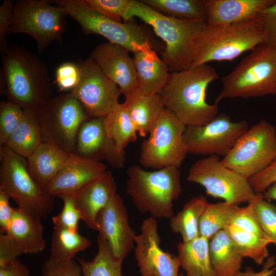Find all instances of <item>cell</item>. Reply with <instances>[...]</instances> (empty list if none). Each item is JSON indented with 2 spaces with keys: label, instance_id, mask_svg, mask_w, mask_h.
I'll return each instance as SVG.
<instances>
[{
  "label": "cell",
  "instance_id": "obj_33",
  "mask_svg": "<svg viewBox=\"0 0 276 276\" xmlns=\"http://www.w3.org/2000/svg\"><path fill=\"white\" fill-rule=\"evenodd\" d=\"M206 0H142L152 9L167 16L206 22Z\"/></svg>",
  "mask_w": 276,
  "mask_h": 276
},
{
  "label": "cell",
  "instance_id": "obj_8",
  "mask_svg": "<svg viewBox=\"0 0 276 276\" xmlns=\"http://www.w3.org/2000/svg\"><path fill=\"white\" fill-rule=\"evenodd\" d=\"M43 141L75 154L82 124L91 118L70 93L44 101L35 108Z\"/></svg>",
  "mask_w": 276,
  "mask_h": 276
},
{
  "label": "cell",
  "instance_id": "obj_44",
  "mask_svg": "<svg viewBox=\"0 0 276 276\" xmlns=\"http://www.w3.org/2000/svg\"><path fill=\"white\" fill-rule=\"evenodd\" d=\"M22 254L19 247L7 234H1L0 267L16 261Z\"/></svg>",
  "mask_w": 276,
  "mask_h": 276
},
{
  "label": "cell",
  "instance_id": "obj_50",
  "mask_svg": "<svg viewBox=\"0 0 276 276\" xmlns=\"http://www.w3.org/2000/svg\"><path fill=\"white\" fill-rule=\"evenodd\" d=\"M82 275L80 265L73 260L57 268L52 276H82Z\"/></svg>",
  "mask_w": 276,
  "mask_h": 276
},
{
  "label": "cell",
  "instance_id": "obj_34",
  "mask_svg": "<svg viewBox=\"0 0 276 276\" xmlns=\"http://www.w3.org/2000/svg\"><path fill=\"white\" fill-rule=\"evenodd\" d=\"M97 243L98 252L92 260L78 259L83 276H122L123 261L112 255L106 240L100 235Z\"/></svg>",
  "mask_w": 276,
  "mask_h": 276
},
{
  "label": "cell",
  "instance_id": "obj_48",
  "mask_svg": "<svg viewBox=\"0 0 276 276\" xmlns=\"http://www.w3.org/2000/svg\"><path fill=\"white\" fill-rule=\"evenodd\" d=\"M276 258L274 256L268 257L264 262L262 269L255 272L252 269L248 267L244 271H240L236 276H271L276 270Z\"/></svg>",
  "mask_w": 276,
  "mask_h": 276
},
{
  "label": "cell",
  "instance_id": "obj_43",
  "mask_svg": "<svg viewBox=\"0 0 276 276\" xmlns=\"http://www.w3.org/2000/svg\"><path fill=\"white\" fill-rule=\"evenodd\" d=\"M267 37V44L276 48V2L258 14Z\"/></svg>",
  "mask_w": 276,
  "mask_h": 276
},
{
  "label": "cell",
  "instance_id": "obj_24",
  "mask_svg": "<svg viewBox=\"0 0 276 276\" xmlns=\"http://www.w3.org/2000/svg\"><path fill=\"white\" fill-rule=\"evenodd\" d=\"M133 54L137 89L146 94H159L171 73L168 66L153 49Z\"/></svg>",
  "mask_w": 276,
  "mask_h": 276
},
{
  "label": "cell",
  "instance_id": "obj_22",
  "mask_svg": "<svg viewBox=\"0 0 276 276\" xmlns=\"http://www.w3.org/2000/svg\"><path fill=\"white\" fill-rule=\"evenodd\" d=\"M276 0H206L208 26L227 25L258 16Z\"/></svg>",
  "mask_w": 276,
  "mask_h": 276
},
{
  "label": "cell",
  "instance_id": "obj_25",
  "mask_svg": "<svg viewBox=\"0 0 276 276\" xmlns=\"http://www.w3.org/2000/svg\"><path fill=\"white\" fill-rule=\"evenodd\" d=\"M123 104L138 134L143 137L150 133L165 109L159 94H146L138 89L125 96Z\"/></svg>",
  "mask_w": 276,
  "mask_h": 276
},
{
  "label": "cell",
  "instance_id": "obj_38",
  "mask_svg": "<svg viewBox=\"0 0 276 276\" xmlns=\"http://www.w3.org/2000/svg\"><path fill=\"white\" fill-rule=\"evenodd\" d=\"M252 201L263 232L276 246V205L265 199L263 193H256Z\"/></svg>",
  "mask_w": 276,
  "mask_h": 276
},
{
  "label": "cell",
  "instance_id": "obj_39",
  "mask_svg": "<svg viewBox=\"0 0 276 276\" xmlns=\"http://www.w3.org/2000/svg\"><path fill=\"white\" fill-rule=\"evenodd\" d=\"M230 225L260 237L269 239L263 231L254 208L252 199L248 202L246 206L238 208Z\"/></svg>",
  "mask_w": 276,
  "mask_h": 276
},
{
  "label": "cell",
  "instance_id": "obj_23",
  "mask_svg": "<svg viewBox=\"0 0 276 276\" xmlns=\"http://www.w3.org/2000/svg\"><path fill=\"white\" fill-rule=\"evenodd\" d=\"M91 245V240L78 231L54 226L50 255L43 265L42 276H52L57 268L73 261L78 253Z\"/></svg>",
  "mask_w": 276,
  "mask_h": 276
},
{
  "label": "cell",
  "instance_id": "obj_5",
  "mask_svg": "<svg viewBox=\"0 0 276 276\" xmlns=\"http://www.w3.org/2000/svg\"><path fill=\"white\" fill-rule=\"evenodd\" d=\"M126 193L136 209L154 218L170 219L173 215V201L181 192L178 168L168 167L147 171L137 165L127 170Z\"/></svg>",
  "mask_w": 276,
  "mask_h": 276
},
{
  "label": "cell",
  "instance_id": "obj_18",
  "mask_svg": "<svg viewBox=\"0 0 276 276\" xmlns=\"http://www.w3.org/2000/svg\"><path fill=\"white\" fill-rule=\"evenodd\" d=\"M75 154L95 162L106 161L115 168H123L126 162L125 153L118 151L102 117L91 118L82 124L78 133Z\"/></svg>",
  "mask_w": 276,
  "mask_h": 276
},
{
  "label": "cell",
  "instance_id": "obj_51",
  "mask_svg": "<svg viewBox=\"0 0 276 276\" xmlns=\"http://www.w3.org/2000/svg\"><path fill=\"white\" fill-rule=\"evenodd\" d=\"M264 197L266 200L276 201V181L273 183L264 193Z\"/></svg>",
  "mask_w": 276,
  "mask_h": 276
},
{
  "label": "cell",
  "instance_id": "obj_32",
  "mask_svg": "<svg viewBox=\"0 0 276 276\" xmlns=\"http://www.w3.org/2000/svg\"><path fill=\"white\" fill-rule=\"evenodd\" d=\"M106 131L114 142L118 151L125 153L126 147L137 140V130L123 103H119L104 117Z\"/></svg>",
  "mask_w": 276,
  "mask_h": 276
},
{
  "label": "cell",
  "instance_id": "obj_47",
  "mask_svg": "<svg viewBox=\"0 0 276 276\" xmlns=\"http://www.w3.org/2000/svg\"><path fill=\"white\" fill-rule=\"evenodd\" d=\"M10 197L5 192L0 189V231L1 234L7 232L13 217L15 208L9 203Z\"/></svg>",
  "mask_w": 276,
  "mask_h": 276
},
{
  "label": "cell",
  "instance_id": "obj_2",
  "mask_svg": "<svg viewBox=\"0 0 276 276\" xmlns=\"http://www.w3.org/2000/svg\"><path fill=\"white\" fill-rule=\"evenodd\" d=\"M137 17L150 26L165 43L162 59L171 73L192 67L196 40L207 25L203 20H190L164 15L141 1L132 0L125 22Z\"/></svg>",
  "mask_w": 276,
  "mask_h": 276
},
{
  "label": "cell",
  "instance_id": "obj_4",
  "mask_svg": "<svg viewBox=\"0 0 276 276\" xmlns=\"http://www.w3.org/2000/svg\"><path fill=\"white\" fill-rule=\"evenodd\" d=\"M266 41V34L258 15L227 25H206L196 40L192 67L211 61H232Z\"/></svg>",
  "mask_w": 276,
  "mask_h": 276
},
{
  "label": "cell",
  "instance_id": "obj_49",
  "mask_svg": "<svg viewBox=\"0 0 276 276\" xmlns=\"http://www.w3.org/2000/svg\"><path fill=\"white\" fill-rule=\"evenodd\" d=\"M0 276H29V270L26 265L17 260L0 267Z\"/></svg>",
  "mask_w": 276,
  "mask_h": 276
},
{
  "label": "cell",
  "instance_id": "obj_19",
  "mask_svg": "<svg viewBox=\"0 0 276 276\" xmlns=\"http://www.w3.org/2000/svg\"><path fill=\"white\" fill-rule=\"evenodd\" d=\"M129 52L123 47L108 42L96 46L90 56L105 75L119 87L124 96L138 88L134 61Z\"/></svg>",
  "mask_w": 276,
  "mask_h": 276
},
{
  "label": "cell",
  "instance_id": "obj_9",
  "mask_svg": "<svg viewBox=\"0 0 276 276\" xmlns=\"http://www.w3.org/2000/svg\"><path fill=\"white\" fill-rule=\"evenodd\" d=\"M54 3L81 26L85 34L101 35L133 53L153 48L151 38L141 27L132 21L118 22L107 18L93 9L85 0H56Z\"/></svg>",
  "mask_w": 276,
  "mask_h": 276
},
{
  "label": "cell",
  "instance_id": "obj_1",
  "mask_svg": "<svg viewBox=\"0 0 276 276\" xmlns=\"http://www.w3.org/2000/svg\"><path fill=\"white\" fill-rule=\"evenodd\" d=\"M218 78L216 70L208 64L171 73L159 94L165 108L186 126L208 123L218 115L219 107L206 102V89Z\"/></svg>",
  "mask_w": 276,
  "mask_h": 276
},
{
  "label": "cell",
  "instance_id": "obj_6",
  "mask_svg": "<svg viewBox=\"0 0 276 276\" xmlns=\"http://www.w3.org/2000/svg\"><path fill=\"white\" fill-rule=\"evenodd\" d=\"M221 80L216 104L226 99L276 95V48L267 43L258 46Z\"/></svg>",
  "mask_w": 276,
  "mask_h": 276
},
{
  "label": "cell",
  "instance_id": "obj_40",
  "mask_svg": "<svg viewBox=\"0 0 276 276\" xmlns=\"http://www.w3.org/2000/svg\"><path fill=\"white\" fill-rule=\"evenodd\" d=\"M99 14L118 22L126 21L132 0H85Z\"/></svg>",
  "mask_w": 276,
  "mask_h": 276
},
{
  "label": "cell",
  "instance_id": "obj_14",
  "mask_svg": "<svg viewBox=\"0 0 276 276\" xmlns=\"http://www.w3.org/2000/svg\"><path fill=\"white\" fill-rule=\"evenodd\" d=\"M248 128L245 120L234 122L221 113L205 124L187 126L183 141L188 154L224 157Z\"/></svg>",
  "mask_w": 276,
  "mask_h": 276
},
{
  "label": "cell",
  "instance_id": "obj_30",
  "mask_svg": "<svg viewBox=\"0 0 276 276\" xmlns=\"http://www.w3.org/2000/svg\"><path fill=\"white\" fill-rule=\"evenodd\" d=\"M43 142L35 109L28 108L24 109L20 124L4 146L27 159Z\"/></svg>",
  "mask_w": 276,
  "mask_h": 276
},
{
  "label": "cell",
  "instance_id": "obj_36",
  "mask_svg": "<svg viewBox=\"0 0 276 276\" xmlns=\"http://www.w3.org/2000/svg\"><path fill=\"white\" fill-rule=\"evenodd\" d=\"M238 208L237 205L225 201L209 203L200 221L199 235L210 240L230 225Z\"/></svg>",
  "mask_w": 276,
  "mask_h": 276
},
{
  "label": "cell",
  "instance_id": "obj_15",
  "mask_svg": "<svg viewBox=\"0 0 276 276\" xmlns=\"http://www.w3.org/2000/svg\"><path fill=\"white\" fill-rule=\"evenodd\" d=\"M80 70L79 84L70 93L91 118H104L120 103L119 87L111 81L90 57L77 62Z\"/></svg>",
  "mask_w": 276,
  "mask_h": 276
},
{
  "label": "cell",
  "instance_id": "obj_28",
  "mask_svg": "<svg viewBox=\"0 0 276 276\" xmlns=\"http://www.w3.org/2000/svg\"><path fill=\"white\" fill-rule=\"evenodd\" d=\"M211 264L216 276H236L243 257L228 234L222 230L209 240Z\"/></svg>",
  "mask_w": 276,
  "mask_h": 276
},
{
  "label": "cell",
  "instance_id": "obj_37",
  "mask_svg": "<svg viewBox=\"0 0 276 276\" xmlns=\"http://www.w3.org/2000/svg\"><path fill=\"white\" fill-rule=\"evenodd\" d=\"M24 115V109L10 101H3L0 104V146H5L9 137L20 124Z\"/></svg>",
  "mask_w": 276,
  "mask_h": 276
},
{
  "label": "cell",
  "instance_id": "obj_45",
  "mask_svg": "<svg viewBox=\"0 0 276 276\" xmlns=\"http://www.w3.org/2000/svg\"><path fill=\"white\" fill-rule=\"evenodd\" d=\"M248 179L256 193H263L276 181V159L262 172Z\"/></svg>",
  "mask_w": 276,
  "mask_h": 276
},
{
  "label": "cell",
  "instance_id": "obj_27",
  "mask_svg": "<svg viewBox=\"0 0 276 276\" xmlns=\"http://www.w3.org/2000/svg\"><path fill=\"white\" fill-rule=\"evenodd\" d=\"M71 154L54 144L43 142L27 159L28 170L35 181L45 189Z\"/></svg>",
  "mask_w": 276,
  "mask_h": 276
},
{
  "label": "cell",
  "instance_id": "obj_7",
  "mask_svg": "<svg viewBox=\"0 0 276 276\" xmlns=\"http://www.w3.org/2000/svg\"><path fill=\"white\" fill-rule=\"evenodd\" d=\"M0 189L27 213L46 218L53 211L54 197L30 174L27 159L6 146H0Z\"/></svg>",
  "mask_w": 276,
  "mask_h": 276
},
{
  "label": "cell",
  "instance_id": "obj_52",
  "mask_svg": "<svg viewBox=\"0 0 276 276\" xmlns=\"http://www.w3.org/2000/svg\"><path fill=\"white\" fill-rule=\"evenodd\" d=\"M179 276H183V275H182V274L181 273V274H179ZM186 276H188V275H186Z\"/></svg>",
  "mask_w": 276,
  "mask_h": 276
},
{
  "label": "cell",
  "instance_id": "obj_42",
  "mask_svg": "<svg viewBox=\"0 0 276 276\" xmlns=\"http://www.w3.org/2000/svg\"><path fill=\"white\" fill-rule=\"evenodd\" d=\"M80 76V70L77 63L64 62L56 70L55 82L59 90L71 92L79 84Z\"/></svg>",
  "mask_w": 276,
  "mask_h": 276
},
{
  "label": "cell",
  "instance_id": "obj_46",
  "mask_svg": "<svg viewBox=\"0 0 276 276\" xmlns=\"http://www.w3.org/2000/svg\"><path fill=\"white\" fill-rule=\"evenodd\" d=\"M14 3L5 1L0 7V51L3 53L8 48L6 36L11 23Z\"/></svg>",
  "mask_w": 276,
  "mask_h": 276
},
{
  "label": "cell",
  "instance_id": "obj_26",
  "mask_svg": "<svg viewBox=\"0 0 276 276\" xmlns=\"http://www.w3.org/2000/svg\"><path fill=\"white\" fill-rule=\"evenodd\" d=\"M41 218L15 208L7 234L23 254H34L43 251L46 245Z\"/></svg>",
  "mask_w": 276,
  "mask_h": 276
},
{
  "label": "cell",
  "instance_id": "obj_41",
  "mask_svg": "<svg viewBox=\"0 0 276 276\" xmlns=\"http://www.w3.org/2000/svg\"><path fill=\"white\" fill-rule=\"evenodd\" d=\"M58 197L62 200L63 207L60 213L52 218L54 226L78 231L79 221L82 218L73 196L63 195Z\"/></svg>",
  "mask_w": 276,
  "mask_h": 276
},
{
  "label": "cell",
  "instance_id": "obj_29",
  "mask_svg": "<svg viewBox=\"0 0 276 276\" xmlns=\"http://www.w3.org/2000/svg\"><path fill=\"white\" fill-rule=\"evenodd\" d=\"M180 266L188 276H216L210 259L209 240L199 236L177 245Z\"/></svg>",
  "mask_w": 276,
  "mask_h": 276
},
{
  "label": "cell",
  "instance_id": "obj_11",
  "mask_svg": "<svg viewBox=\"0 0 276 276\" xmlns=\"http://www.w3.org/2000/svg\"><path fill=\"white\" fill-rule=\"evenodd\" d=\"M275 159L276 128L262 120L240 136L221 162L249 179L262 172Z\"/></svg>",
  "mask_w": 276,
  "mask_h": 276
},
{
  "label": "cell",
  "instance_id": "obj_17",
  "mask_svg": "<svg viewBox=\"0 0 276 276\" xmlns=\"http://www.w3.org/2000/svg\"><path fill=\"white\" fill-rule=\"evenodd\" d=\"M99 235L104 238L112 255L124 260L134 248L136 234L131 227L126 208L118 193L99 213Z\"/></svg>",
  "mask_w": 276,
  "mask_h": 276
},
{
  "label": "cell",
  "instance_id": "obj_21",
  "mask_svg": "<svg viewBox=\"0 0 276 276\" xmlns=\"http://www.w3.org/2000/svg\"><path fill=\"white\" fill-rule=\"evenodd\" d=\"M117 187L109 171L91 181L73 196L82 220L90 229L98 231L97 218L117 194Z\"/></svg>",
  "mask_w": 276,
  "mask_h": 276
},
{
  "label": "cell",
  "instance_id": "obj_16",
  "mask_svg": "<svg viewBox=\"0 0 276 276\" xmlns=\"http://www.w3.org/2000/svg\"><path fill=\"white\" fill-rule=\"evenodd\" d=\"M141 232L136 235L134 256L141 276H179L180 266L177 256L164 251L156 219L143 221Z\"/></svg>",
  "mask_w": 276,
  "mask_h": 276
},
{
  "label": "cell",
  "instance_id": "obj_12",
  "mask_svg": "<svg viewBox=\"0 0 276 276\" xmlns=\"http://www.w3.org/2000/svg\"><path fill=\"white\" fill-rule=\"evenodd\" d=\"M172 112L165 109L141 144L140 164L148 168H179L188 154L183 141L186 128Z\"/></svg>",
  "mask_w": 276,
  "mask_h": 276
},
{
  "label": "cell",
  "instance_id": "obj_10",
  "mask_svg": "<svg viewBox=\"0 0 276 276\" xmlns=\"http://www.w3.org/2000/svg\"><path fill=\"white\" fill-rule=\"evenodd\" d=\"M47 0H18L14 3L7 35L24 33L36 42L39 52L54 41L61 42L66 29L65 11Z\"/></svg>",
  "mask_w": 276,
  "mask_h": 276
},
{
  "label": "cell",
  "instance_id": "obj_35",
  "mask_svg": "<svg viewBox=\"0 0 276 276\" xmlns=\"http://www.w3.org/2000/svg\"><path fill=\"white\" fill-rule=\"evenodd\" d=\"M228 234L238 251L244 257L262 264L269 256L268 246L271 241L254 234L238 228L232 225L224 229Z\"/></svg>",
  "mask_w": 276,
  "mask_h": 276
},
{
  "label": "cell",
  "instance_id": "obj_31",
  "mask_svg": "<svg viewBox=\"0 0 276 276\" xmlns=\"http://www.w3.org/2000/svg\"><path fill=\"white\" fill-rule=\"evenodd\" d=\"M208 203L205 197L202 195L194 197L169 219L172 232L179 234L183 242L190 241L200 236V221Z\"/></svg>",
  "mask_w": 276,
  "mask_h": 276
},
{
  "label": "cell",
  "instance_id": "obj_3",
  "mask_svg": "<svg viewBox=\"0 0 276 276\" xmlns=\"http://www.w3.org/2000/svg\"><path fill=\"white\" fill-rule=\"evenodd\" d=\"M2 65L1 89L9 101L25 109L52 98L48 68L31 51L17 45L8 47L2 53Z\"/></svg>",
  "mask_w": 276,
  "mask_h": 276
},
{
  "label": "cell",
  "instance_id": "obj_20",
  "mask_svg": "<svg viewBox=\"0 0 276 276\" xmlns=\"http://www.w3.org/2000/svg\"><path fill=\"white\" fill-rule=\"evenodd\" d=\"M106 171L102 162L87 159L72 154L45 190L52 196L73 195Z\"/></svg>",
  "mask_w": 276,
  "mask_h": 276
},
{
  "label": "cell",
  "instance_id": "obj_13",
  "mask_svg": "<svg viewBox=\"0 0 276 276\" xmlns=\"http://www.w3.org/2000/svg\"><path fill=\"white\" fill-rule=\"evenodd\" d=\"M187 179L202 186L208 195L237 205L249 202L256 194L249 179L225 166L217 155L195 162L189 170Z\"/></svg>",
  "mask_w": 276,
  "mask_h": 276
}]
</instances>
